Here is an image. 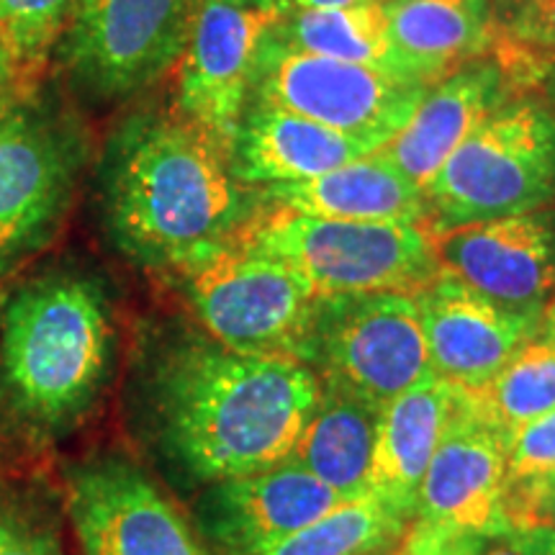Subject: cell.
<instances>
[{
  "mask_svg": "<svg viewBox=\"0 0 555 555\" xmlns=\"http://www.w3.org/2000/svg\"><path fill=\"white\" fill-rule=\"evenodd\" d=\"M139 391L157 453L204 489L286 461L322 380L296 360L245 356L185 330L157 345Z\"/></svg>",
  "mask_w": 555,
  "mask_h": 555,
  "instance_id": "1",
  "label": "cell"
},
{
  "mask_svg": "<svg viewBox=\"0 0 555 555\" xmlns=\"http://www.w3.org/2000/svg\"><path fill=\"white\" fill-rule=\"evenodd\" d=\"M101 206L127 258L176 275L237 240L262 204L206 131L176 108H152L131 114L108 137Z\"/></svg>",
  "mask_w": 555,
  "mask_h": 555,
  "instance_id": "2",
  "label": "cell"
},
{
  "mask_svg": "<svg viewBox=\"0 0 555 555\" xmlns=\"http://www.w3.org/2000/svg\"><path fill=\"white\" fill-rule=\"evenodd\" d=\"M114 324L99 283L52 270L18 286L0 314V420L21 440H60L99 404Z\"/></svg>",
  "mask_w": 555,
  "mask_h": 555,
  "instance_id": "3",
  "label": "cell"
},
{
  "mask_svg": "<svg viewBox=\"0 0 555 555\" xmlns=\"http://www.w3.org/2000/svg\"><path fill=\"white\" fill-rule=\"evenodd\" d=\"M237 240L286 262L317 296H414L440 275L435 237L425 224L322 219L262 204Z\"/></svg>",
  "mask_w": 555,
  "mask_h": 555,
  "instance_id": "4",
  "label": "cell"
},
{
  "mask_svg": "<svg viewBox=\"0 0 555 555\" xmlns=\"http://www.w3.org/2000/svg\"><path fill=\"white\" fill-rule=\"evenodd\" d=\"M433 234L555 204V111L515 95L457 144L425 185Z\"/></svg>",
  "mask_w": 555,
  "mask_h": 555,
  "instance_id": "5",
  "label": "cell"
},
{
  "mask_svg": "<svg viewBox=\"0 0 555 555\" xmlns=\"http://www.w3.org/2000/svg\"><path fill=\"white\" fill-rule=\"evenodd\" d=\"M86 155L80 124L52 103H0V281L57 237Z\"/></svg>",
  "mask_w": 555,
  "mask_h": 555,
  "instance_id": "6",
  "label": "cell"
},
{
  "mask_svg": "<svg viewBox=\"0 0 555 555\" xmlns=\"http://www.w3.org/2000/svg\"><path fill=\"white\" fill-rule=\"evenodd\" d=\"M176 281L201 332L234 352L301 363L317 291L286 262L232 240Z\"/></svg>",
  "mask_w": 555,
  "mask_h": 555,
  "instance_id": "7",
  "label": "cell"
},
{
  "mask_svg": "<svg viewBox=\"0 0 555 555\" xmlns=\"http://www.w3.org/2000/svg\"><path fill=\"white\" fill-rule=\"evenodd\" d=\"M301 363L378 409L435 373L416 298L391 291L319 296Z\"/></svg>",
  "mask_w": 555,
  "mask_h": 555,
  "instance_id": "8",
  "label": "cell"
},
{
  "mask_svg": "<svg viewBox=\"0 0 555 555\" xmlns=\"http://www.w3.org/2000/svg\"><path fill=\"white\" fill-rule=\"evenodd\" d=\"M433 86L298 52L268 34L260 41L249 101L270 103L380 147L409 121Z\"/></svg>",
  "mask_w": 555,
  "mask_h": 555,
  "instance_id": "9",
  "label": "cell"
},
{
  "mask_svg": "<svg viewBox=\"0 0 555 555\" xmlns=\"http://www.w3.org/2000/svg\"><path fill=\"white\" fill-rule=\"evenodd\" d=\"M198 0H78L62 60L95 101H124L163 78L183 52Z\"/></svg>",
  "mask_w": 555,
  "mask_h": 555,
  "instance_id": "10",
  "label": "cell"
},
{
  "mask_svg": "<svg viewBox=\"0 0 555 555\" xmlns=\"http://www.w3.org/2000/svg\"><path fill=\"white\" fill-rule=\"evenodd\" d=\"M275 18L253 0H198L191 18L172 108L227 155L253 95L260 41Z\"/></svg>",
  "mask_w": 555,
  "mask_h": 555,
  "instance_id": "11",
  "label": "cell"
},
{
  "mask_svg": "<svg viewBox=\"0 0 555 555\" xmlns=\"http://www.w3.org/2000/svg\"><path fill=\"white\" fill-rule=\"evenodd\" d=\"M65 496L82 555H208L176 502L124 457L73 466Z\"/></svg>",
  "mask_w": 555,
  "mask_h": 555,
  "instance_id": "12",
  "label": "cell"
},
{
  "mask_svg": "<svg viewBox=\"0 0 555 555\" xmlns=\"http://www.w3.org/2000/svg\"><path fill=\"white\" fill-rule=\"evenodd\" d=\"M440 273L496 307L543 317L555 294V208L476 221L433 234Z\"/></svg>",
  "mask_w": 555,
  "mask_h": 555,
  "instance_id": "13",
  "label": "cell"
},
{
  "mask_svg": "<svg viewBox=\"0 0 555 555\" xmlns=\"http://www.w3.org/2000/svg\"><path fill=\"white\" fill-rule=\"evenodd\" d=\"M343 504L294 461L208 483L196 499V532L208 555H255Z\"/></svg>",
  "mask_w": 555,
  "mask_h": 555,
  "instance_id": "14",
  "label": "cell"
},
{
  "mask_svg": "<svg viewBox=\"0 0 555 555\" xmlns=\"http://www.w3.org/2000/svg\"><path fill=\"white\" fill-rule=\"evenodd\" d=\"M412 522L476 535L512 530L506 522L504 435L466 409L461 393L422 476Z\"/></svg>",
  "mask_w": 555,
  "mask_h": 555,
  "instance_id": "15",
  "label": "cell"
},
{
  "mask_svg": "<svg viewBox=\"0 0 555 555\" xmlns=\"http://www.w3.org/2000/svg\"><path fill=\"white\" fill-rule=\"evenodd\" d=\"M414 298L435 376L461 391L481 388L540 330L538 317L496 307L446 273Z\"/></svg>",
  "mask_w": 555,
  "mask_h": 555,
  "instance_id": "16",
  "label": "cell"
},
{
  "mask_svg": "<svg viewBox=\"0 0 555 555\" xmlns=\"http://www.w3.org/2000/svg\"><path fill=\"white\" fill-rule=\"evenodd\" d=\"M517 93L499 62L470 60L435 82L409 121L378 152L425 191L457 144Z\"/></svg>",
  "mask_w": 555,
  "mask_h": 555,
  "instance_id": "17",
  "label": "cell"
},
{
  "mask_svg": "<svg viewBox=\"0 0 555 555\" xmlns=\"http://www.w3.org/2000/svg\"><path fill=\"white\" fill-rule=\"evenodd\" d=\"M376 150L380 144L373 139L345 134L286 108L249 101L229 150V165L249 189H268L322 176Z\"/></svg>",
  "mask_w": 555,
  "mask_h": 555,
  "instance_id": "18",
  "label": "cell"
},
{
  "mask_svg": "<svg viewBox=\"0 0 555 555\" xmlns=\"http://www.w3.org/2000/svg\"><path fill=\"white\" fill-rule=\"evenodd\" d=\"M457 404V388L427 376L378 409L365 496L414 519L416 491Z\"/></svg>",
  "mask_w": 555,
  "mask_h": 555,
  "instance_id": "19",
  "label": "cell"
},
{
  "mask_svg": "<svg viewBox=\"0 0 555 555\" xmlns=\"http://www.w3.org/2000/svg\"><path fill=\"white\" fill-rule=\"evenodd\" d=\"M262 204L322 219L425 224V191L393 168L380 152L352 159L322 176L258 189Z\"/></svg>",
  "mask_w": 555,
  "mask_h": 555,
  "instance_id": "20",
  "label": "cell"
},
{
  "mask_svg": "<svg viewBox=\"0 0 555 555\" xmlns=\"http://www.w3.org/2000/svg\"><path fill=\"white\" fill-rule=\"evenodd\" d=\"M388 37L414 80L435 86L494 39V0H380Z\"/></svg>",
  "mask_w": 555,
  "mask_h": 555,
  "instance_id": "21",
  "label": "cell"
},
{
  "mask_svg": "<svg viewBox=\"0 0 555 555\" xmlns=\"http://www.w3.org/2000/svg\"><path fill=\"white\" fill-rule=\"evenodd\" d=\"M376 422L378 406L322 380L314 412L298 435L288 461L327 483L343 502L365 496Z\"/></svg>",
  "mask_w": 555,
  "mask_h": 555,
  "instance_id": "22",
  "label": "cell"
},
{
  "mask_svg": "<svg viewBox=\"0 0 555 555\" xmlns=\"http://www.w3.org/2000/svg\"><path fill=\"white\" fill-rule=\"evenodd\" d=\"M270 34L283 44L317 57L371 67L399 80H414L388 37L384 5L358 3L339 9H294L281 13ZM425 86V82H422Z\"/></svg>",
  "mask_w": 555,
  "mask_h": 555,
  "instance_id": "23",
  "label": "cell"
},
{
  "mask_svg": "<svg viewBox=\"0 0 555 555\" xmlns=\"http://www.w3.org/2000/svg\"><path fill=\"white\" fill-rule=\"evenodd\" d=\"M461 401L486 425L506 435L555 409V337L525 343L481 388L461 391Z\"/></svg>",
  "mask_w": 555,
  "mask_h": 555,
  "instance_id": "24",
  "label": "cell"
},
{
  "mask_svg": "<svg viewBox=\"0 0 555 555\" xmlns=\"http://www.w3.org/2000/svg\"><path fill=\"white\" fill-rule=\"evenodd\" d=\"M409 522L378 499L360 496L255 555H363L399 543Z\"/></svg>",
  "mask_w": 555,
  "mask_h": 555,
  "instance_id": "25",
  "label": "cell"
},
{
  "mask_svg": "<svg viewBox=\"0 0 555 555\" xmlns=\"http://www.w3.org/2000/svg\"><path fill=\"white\" fill-rule=\"evenodd\" d=\"M489 54L517 93L543 86L555 67V0H494Z\"/></svg>",
  "mask_w": 555,
  "mask_h": 555,
  "instance_id": "26",
  "label": "cell"
},
{
  "mask_svg": "<svg viewBox=\"0 0 555 555\" xmlns=\"http://www.w3.org/2000/svg\"><path fill=\"white\" fill-rule=\"evenodd\" d=\"M78 0H0V41L18 82L34 80L65 37Z\"/></svg>",
  "mask_w": 555,
  "mask_h": 555,
  "instance_id": "27",
  "label": "cell"
},
{
  "mask_svg": "<svg viewBox=\"0 0 555 555\" xmlns=\"http://www.w3.org/2000/svg\"><path fill=\"white\" fill-rule=\"evenodd\" d=\"M506 496L555 474V409L504 435Z\"/></svg>",
  "mask_w": 555,
  "mask_h": 555,
  "instance_id": "28",
  "label": "cell"
},
{
  "mask_svg": "<svg viewBox=\"0 0 555 555\" xmlns=\"http://www.w3.org/2000/svg\"><path fill=\"white\" fill-rule=\"evenodd\" d=\"M0 555H65L57 538L18 506L0 502Z\"/></svg>",
  "mask_w": 555,
  "mask_h": 555,
  "instance_id": "29",
  "label": "cell"
},
{
  "mask_svg": "<svg viewBox=\"0 0 555 555\" xmlns=\"http://www.w3.org/2000/svg\"><path fill=\"white\" fill-rule=\"evenodd\" d=\"M486 535L409 522L397 543V555H470Z\"/></svg>",
  "mask_w": 555,
  "mask_h": 555,
  "instance_id": "30",
  "label": "cell"
},
{
  "mask_svg": "<svg viewBox=\"0 0 555 555\" xmlns=\"http://www.w3.org/2000/svg\"><path fill=\"white\" fill-rule=\"evenodd\" d=\"M506 522L517 532L555 527V474L506 496Z\"/></svg>",
  "mask_w": 555,
  "mask_h": 555,
  "instance_id": "31",
  "label": "cell"
},
{
  "mask_svg": "<svg viewBox=\"0 0 555 555\" xmlns=\"http://www.w3.org/2000/svg\"><path fill=\"white\" fill-rule=\"evenodd\" d=\"M470 555H525L522 540L517 530L496 532V535H486Z\"/></svg>",
  "mask_w": 555,
  "mask_h": 555,
  "instance_id": "32",
  "label": "cell"
},
{
  "mask_svg": "<svg viewBox=\"0 0 555 555\" xmlns=\"http://www.w3.org/2000/svg\"><path fill=\"white\" fill-rule=\"evenodd\" d=\"M525 555H555V527H535L519 532Z\"/></svg>",
  "mask_w": 555,
  "mask_h": 555,
  "instance_id": "33",
  "label": "cell"
},
{
  "mask_svg": "<svg viewBox=\"0 0 555 555\" xmlns=\"http://www.w3.org/2000/svg\"><path fill=\"white\" fill-rule=\"evenodd\" d=\"M16 93H18L16 67H13L9 52H5L3 41H0V103L9 101L11 95H16Z\"/></svg>",
  "mask_w": 555,
  "mask_h": 555,
  "instance_id": "34",
  "label": "cell"
},
{
  "mask_svg": "<svg viewBox=\"0 0 555 555\" xmlns=\"http://www.w3.org/2000/svg\"><path fill=\"white\" fill-rule=\"evenodd\" d=\"M358 3H378V0H286V3H283V13L294 9H339V5Z\"/></svg>",
  "mask_w": 555,
  "mask_h": 555,
  "instance_id": "35",
  "label": "cell"
},
{
  "mask_svg": "<svg viewBox=\"0 0 555 555\" xmlns=\"http://www.w3.org/2000/svg\"><path fill=\"white\" fill-rule=\"evenodd\" d=\"M540 332L555 337V294L551 296V301H547V307L543 309V317H540Z\"/></svg>",
  "mask_w": 555,
  "mask_h": 555,
  "instance_id": "36",
  "label": "cell"
},
{
  "mask_svg": "<svg viewBox=\"0 0 555 555\" xmlns=\"http://www.w3.org/2000/svg\"><path fill=\"white\" fill-rule=\"evenodd\" d=\"M253 3L262 11H273V13H278V16H281L283 3H286V0H253Z\"/></svg>",
  "mask_w": 555,
  "mask_h": 555,
  "instance_id": "37",
  "label": "cell"
},
{
  "mask_svg": "<svg viewBox=\"0 0 555 555\" xmlns=\"http://www.w3.org/2000/svg\"><path fill=\"white\" fill-rule=\"evenodd\" d=\"M543 86L547 88V95H551V101H553L551 106H553V111H555V67H553V73L545 78Z\"/></svg>",
  "mask_w": 555,
  "mask_h": 555,
  "instance_id": "38",
  "label": "cell"
},
{
  "mask_svg": "<svg viewBox=\"0 0 555 555\" xmlns=\"http://www.w3.org/2000/svg\"><path fill=\"white\" fill-rule=\"evenodd\" d=\"M363 555H397V543L386 545V547H378V551H371V553H363Z\"/></svg>",
  "mask_w": 555,
  "mask_h": 555,
  "instance_id": "39",
  "label": "cell"
}]
</instances>
